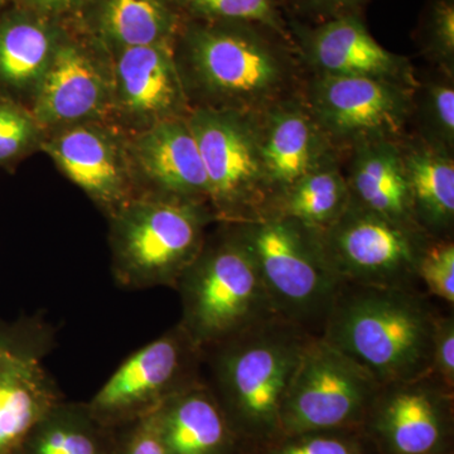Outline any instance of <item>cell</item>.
Listing matches in <instances>:
<instances>
[{
  "mask_svg": "<svg viewBox=\"0 0 454 454\" xmlns=\"http://www.w3.org/2000/svg\"><path fill=\"white\" fill-rule=\"evenodd\" d=\"M437 317L413 289L342 284L321 337L385 387L429 376Z\"/></svg>",
  "mask_w": 454,
  "mask_h": 454,
  "instance_id": "6da1fadb",
  "label": "cell"
},
{
  "mask_svg": "<svg viewBox=\"0 0 454 454\" xmlns=\"http://www.w3.org/2000/svg\"><path fill=\"white\" fill-rule=\"evenodd\" d=\"M309 334L273 318L203 351L212 384L241 444L265 446L279 437L280 409Z\"/></svg>",
  "mask_w": 454,
  "mask_h": 454,
  "instance_id": "7a4b0ae2",
  "label": "cell"
},
{
  "mask_svg": "<svg viewBox=\"0 0 454 454\" xmlns=\"http://www.w3.org/2000/svg\"><path fill=\"white\" fill-rule=\"evenodd\" d=\"M206 236L179 278V325L202 351L278 318L249 252L229 223Z\"/></svg>",
  "mask_w": 454,
  "mask_h": 454,
  "instance_id": "3957f363",
  "label": "cell"
},
{
  "mask_svg": "<svg viewBox=\"0 0 454 454\" xmlns=\"http://www.w3.org/2000/svg\"><path fill=\"white\" fill-rule=\"evenodd\" d=\"M109 221L112 271L122 288H176L217 221L208 203L137 196Z\"/></svg>",
  "mask_w": 454,
  "mask_h": 454,
  "instance_id": "277c9868",
  "label": "cell"
},
{
  "mask_svg": "<svg viewBox=\"0 0 454 454\" xmlns=\"http://www.w3.org/2000/svg\"><path fill=\"white\" fill-rule=\"evenodd\" d=\"M173 55L191 107L247 113L274 97L288 74L265 42L231 22L188 27Z\"/></svg>",
  "mask_w": 454,
  "mask_h": 454,
  "instance_id": "5b68a950",
  "label": "cell"
},
{
  "mask_svg": "<svg viewBox=\"0 0 454 454\" xmlns=\"http://www.w3.org/2000/svg\"><path fill=\"white\" fill-rule=\"evenodd\" d=\"M229 223L252 256L278 318L298 327L325 319L343 283L318 232L280 215Z\"/></svg>",
  "mask_w": 454,
  "mask_h": 454,
  "instance_id": "8992f818",
  "label": "cell"
},
{
  "mask_svg": "<svg viewBox=\"0 0 454 454\" xmlns=\"http://www.w3.org/2000/svg\"><path fill=\"white\" fill-rule=\"evenodd\" d=\"M381 385L322 337L309 336L280 409V435L361 429Z\"/></svg>",
  "mask_w": 454,
  "mask_h": 454,
  "instance_id": "52a82bcc",
  "label": "cell"
},
{
  "mask_svg": "<svg viewBox=\"0 0 454 454\" xmlns=\"http://www.w3.org/2000/svg\"><path fill=\"white\" fill-rule=\"evenodd\" d=\"M328 264L343 284L413 289L427 247L418 225L400 223L349 201L336 223L318 232Z\"/></svg>",
  "mask_w": 454,
  "mask_h": 454,
  "instance_id": "ba28073f",
  "label": "cell"
},
{
  "mask_svg": "<svg viewBox=\"0 0 454 454\" xmlns=\"http://www.w3.org/2000/svg\"><path fill=\"white\" fill-rule=\"evenodd\" d=\"M208 181V205L219 223L250 220L269 184L259 134L247 114L192 107L187 116Z\"/></svg>",
  "mask_w": 454,
  "mask_h": 454,
  "instance_id": "9c48e42d",
  "label": "cell"
},
{
  "mask_svg": "<svg viewBox=\"0 0 454 454\" xmlns=\"http://www.w3.org/2000/svg\"><path fill=\"white\" fill-rule=\"evenodd\" d=\"M202 360V349L178 324L125 358L89 400V408L110 428L134 422L201 380Z\"/></svg>",
  "mask_w": 454,
  "mask_h": 454,
  "instance_id": "30bf717a",
  "label": "cell"
},
{
  "mask_svg": "<svg viewBox=\"0 0 454 454\" xmlns=\"http://www.w3.org/2000/svg\"><path fill=\"white\" fill-rule=\"evenodd\" d=\"M53 331L43 318L0 322V454H17L51 409L65 399L46 367Z\"/></svg>",
  "mask_w": 454,
  "mask_h": 454,
  "instance_id": "8fae6325",
  "label": "cell"
},
{
  "mask_svg": "<svg viewBox=\"0 0 454 454\" xmlns=\"http://www.w3.org/2000/svg\"><path fill=\"white\" fill-rule=\"evenodd\" d=\"M453 393L430 376L385 385L363 430L379 454H450Z\"/></svg>",
  "mask_w": 454,
  "mask_h": 454,
  "instance_id": "7c38bea8",
  "label": "cell"
},
{
  "mask_svg": "<svg viewBox=\"0 0 454 454\" xmlns=\"http://www.w3.org/2000/svg\"><path fill=\"white\" fill-rule=\"evenodd\" d=\"M112 98L107 51L86 35L66 31L31 110L49 133L82 122H109Z\"/></svg>",
  "mask_w": 454,
  "mask_h": 454,
  "instance_id": "4fadbf2b",
  "label": "cell"
},
{
  "mask_svg": "<svg viewBox=\"0 0 454 454\" xmlns=\"http://www.w3.org/2000/svg\"><path fill=\"white\" fill-rule=\"evenodd\" d=\"M41 152L106 219L137 197L128 136L110 122H82L49 131Z\"/></svg>",
  "mask_w": 454,
  "mask_h": 454,
  "instance_id": "5bb4252c",
  "label": "cell"
},
{
  "mask_svg": "<svg viewBox=\"0 0 454 454\" xmlns=\"http://www.w3.org/2000/svg\"><path fill=\"white\" fill-rule=\"evenodd\" d=\"M112 67L110 124L127 136L186 118L192 107L179 76L173 44L107 51Z\"/></svg>",
  "mask_w": 454,
  "mask_h": 454,
  "instance_id": "9a60e30c",
  "label": "cell"
},
{
  "mask_svg": "<svg viewBox=\"0 0 454 454\" xmlns=\"http://www.w3.org/2000/svg\"><path fill=\"white\" fill-rule=\"evenodd\" d=\"M313 110L319 129L334 138L373 142L402 129L408 100L387 80L322 74L313 90Z\"/></svg>",
  "mask_w": 454,
  "mask_h": 454,
  "instance_id": "2e32d148",
  "label": "cell"
},
{
  "mask_svg": "<svg viewBox=\"0 0 454 454\" xmlns=\"http://www.w3.org/2000/svg\"><path fill=\"white\" fill-rule=\"evenodd\" d=\"M137 196L208 203V181L186 118L172 119L128 136Z\"/></svg>",
  "mask_w": 454,
  "mask_h": 454,
  "instance_id": "e0dca14e",
  "label": "cell"
},
{
  "mask_svg": "<svg viewBox=\"0 0 454 454\" xmlns=\"http://www.w3.org/2000/svg\"><path fill=\"white\" fill-rule=\"evenodd\" d=\"M66 31L22 5L0 13V94L31 109Z\"/></svg>",
  "mask_w": 454,
  "mask_h": 454,
  "instance_id": "ac0fdd59",
  "label": "cell"
},
{
  "mask_svg": "<svg viewBox=\"0 0 454 454\" xmlns=\"http://www.w3.org/2000/svg\"><path fill=\"white\" fill-rule=\"evenodd\" d=\"M152 415L168 454H235L241 447L205 381L179 391Z\"/></svg>",
  "mask_w": 454,
  "mask_h": 454,
  "instance_id": "d6986e66",
  "label": "cell"
},
{
  "mask_svg": "<svg viewBox=\"0 0 454 454\" xmlns=\"http://www.w3.org/2000/svg\"><path fill=\"white\" fill-rule=\"evenodd\" d=\"M82 35L106 51L173 44L179 18L168 0H83Z\"/></svg>",
  "mask_w": 454,
  "mask_h": 454,
  "instance_id": "ffe728a7",
  "label": "cell"
},
{
  "mask_svg": "<svg viewBox=\"0 0 454 454\" xmlns=\"http://www.w3.org/2000/svg\"><path fill=\"white\" fill-rule=\"evenodd\" d=\"M309 55L322 74L393 79L402 74V59L380 46L356 18L325 23L313 33Z\"/></svg>",
  "mask_w": 454,
  "mask_h": 454,
  "instance_id": "44dd1931",
  "label": "cell"
},
{
  "mask_svg": "<svg viewBox=\"0 0 454 454\" xmlns=\"http://www.w3.org/2000/svg\"><path fill=\"white\" fill-rule=\"evenodd\" d=\"M315 119L297 107L271 115L259 136L260 157L269 187L286 191L319 167L321 140Z\"/></svg>",
  "mask_w": 454,
  "mask_h": 454,
  "instance_id": "7402d4cb",
  "label": "cell"
},
{
  "mask_svg": "<svg viewBox=\"0 0 454 454\" xmlns=\"http://www.w3.org/2000/svg\"><path fill=\"white\" fill-rule=\"evenodd\" d=\"M351 184L356 203L366 210L396 223L418 225L404 160L390 143H364L355 160Z\"/></svg>",
  "mask_w": 454,
  "mask_h": 454,
  "instance_id": "603a6c76",
  "label": "cell"
},
{
  "mask_svg": "<svg viewBox=\"0 0 454 454\" xmlns=\"http://www.w3.org/2000/svg\"><path fill=\"white\" fill-rule=\"evenodd\" d=\"M116 428L104 426L88 402L64 399L33 427L22 454H114Z\"/></svg>",
  "mask_w": 454,
  "mask_h": 454,
  "instance_id": "cb8c5ba5",
  "label": "cell"
},
{
  "mask_svg": "<svg viewBox=\"0 0 454 454\" xmlns=\"http://www.w3.org/2000/svg\"><path fill=\"white\" fill-rule=\"evenodd\" d=\"M414 219L429 229L443 230L454 217V164L438 149H418L403 157Z\"/></svg>",
  "mask_w": 454,
  "mask_h": 454,
  "instance_id": "d4e9b609",
  "label": "cell"
},
{
  "mask_svg": "<svg viewBox=\"0 0 454 454\" xmlns=\"http://www.w3.org/2000/svg\"><path fill=\"white\" fill-rule=\"evenodd\" d=\"M349 201L348 187L340 172L319 166L284 191L280 216L322 232L336 223Z\"/></svg>",
  "mask_w": 454,
  "mask_h": 454,
  "instance_id": "484cf974",
  "label": "cell"
},
{
  "mask_svg": "<svg viewBox=\"0 0 454 454\" xmlns=\"http://www.w3.org/2000/svg\"><path fill=\"white\" fill-rule=\"evenodd\" d=\"M46 131L29 107L0 94V168L13 169L41 152Z\"/></svg>",
  "mask_w": 454,
  "mask_h": 454,
  "instance_id": "4316f807",
  "label": "cell"
},
{
  "mask_svg": "<svg viewBox=\"0 0 454 454\" xmlns=\"http://www.w3.org/2000/svg\"><path fill=\"white\" fill-rule=\"evenodd\" d=\"M369 444L361 429L313 430L280 435L262 454H369Z\"/></svg>",
  "mask_w": 454,
  "mask_h": 454,
  "instance_id": "83f0119b",
  "label": "cell"
},
{
  "mask_svg": "<svg viewBox=\"0 0 454 454\" xmlns=\"http://www.w3.org/2000/svg\"><path fill=\"white\" fill-rule=\"evenodd\" d=\"M191 11L214 22H255L280 29L274 0H182Z\"/></svg>",
  "mask_w": 454,
  "mask_h": 454,
  "instance_id": "f1b7e54d",
  "label": "cell"
},
{
  "mask_svg": "<svg viewBox=\"0 0 454 454\" xmlns=\"http://www.w3.org/2000/svg\"><path fill=\"white\" fill-rule=\"evenodd\" d=\"M418 279L426 284L430 294L448 304L454 303V244L437 241L427 244L418 265Z\"/></svg>",
  "mask_w": 454,
  "mask_h": 454,
  "instance_id": "f546056e",
  "label": "cell"
},
{
  "mask_svg": "<svg viewBox=\"0 0 454 454\" xmlns=\"http://www.w3.org/2000/svg\"><path fill=\"white\" fill-rule=\"evenodd\" d=\"M114 454H168L149 414L116 428Z\"/></svg>",
  "mask_w": 454,
  "mask_h": 454,
  "instance_id": "4dcf8cb0",
  "label": "cell"
},
{
  "mask_svg": "<svg viewBox=\"0 0 454 454\" xmlns=\"http://www.w3.org/2000/svg\"><path fill=\"white\" fill-rule=\"evenodd\" d=\"M430 378L448 391L454 387V321L453 317H437L433 339Z\"/></svg>",
  "mask_w": 454,
  "mask_h": 454,
  "instance_id": "1f68e13d",
  "label": "cell"
},
{
  "mask_svg": "<svg viewBox=\"0 0 454 454\" xmlns=\"http://www.w3.org/2000/svg\"><path fill=\"white\" fill-rule=\"evenodd\" d=\"M432 43L439 56L452 61L454 53V7L450 0H441L434 7L430 23Z\"/></svg>",
  "mask_w": 454,
  "mask_h": 454,
  "instance_id": "d6a6232c",
  "label": "cell"
},
{
  "mask_svg": "<svg viewBox=\"0 0 454 454\" xmlns=\"http://www.w3.org/2000/svg\"><path fill=\"white\" fill-rule=\"evenodd\" d=\"M429 110L433 121L443 138L453 142L454 137V90L447 83L433 86L429 95Z\"/></svg>",
  "mask_w": 454,
  "mask_h": 454,
  "instance_id": "836d02e7",
  "label": "cell"
},
{
  "mask_svg": "<svg viewBox=\"0 0 454 454\" xmlns=\"http://www.w3.org/2000/svg\"><path fill=\"white\" fill-rule=\"evenodd\" d=\"M83 0H20V5L41 16L59 20L65 14L79 11Z\"/></svg>",
  "mask_w": 454,
  "mask_h": 454,
  "instance_id": "e575fe53",
  "label": "cell"
},
{
  "mask_svg": "<svg viewBox=\"0 0 454 454\" xmlns=\"http://www.w3.org/2000/svg\"><path fill=\"white\" fill-rule=\"evenodd\" d=\"M313 2L318 3V4H325V5H340V4H349V3L358 2V0H313Z\"/></svg>",
  "mask_w": 454,
  "mask_h": 454,
  "instance_id": "d590c367",
  "label": "cell"
},
{
  "mask_svg": "<svg viewBox=\"0 0 454 454\" xmlns=\"http://www.w3.org/2000/svg\"><path fill=\"white\" fill-rule=\"evenodd\" d=\"M9 0H0V8H2L3 5L7 4Z\"/></svg>",
  "mask_w": 454,
  "mask_h": 454,
  "instance_id": "8d00e7d4",
  "label": "cell"
},
{
  "mask_svg": "<svg viewBox=\"0 0 454 454\" xmlns=\"http://www.w3.org/2000/svg\"><path fill=\"white\" fill-rule=\"evenodd\" d=\"M17 454H22V453L20 452V453H17Z\"/></svg>",
  "mask_w": 454,
  "mask_h": 454,
  "instance_id": "74e56055",
  "label": "cell"
}]
</instances>
